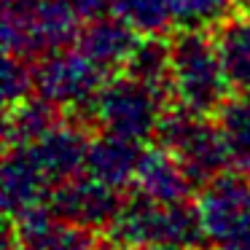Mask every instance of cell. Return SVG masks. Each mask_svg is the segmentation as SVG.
<instances>
[{
  "instance_id": "9a60e30c",
  "label": "cell",
  "mask_w": 250,
  "mask_h": 250,
  "mask_svg": "<svg viewBox=\"0 0 250 250\" xmlns=\"http://www.w3.org/2000/svg\"><path fill=\"white\" fill-rule=\"evenodd\" d=\"M212 35L231 89L237 94H250V14L226 17Z\"/></svg>"
},
{
  "instance_id": "7a4b0ae2",
  "label": "cell",
  "mask_w": 250,
  "mask_h": 250,
  "mask_svg": "<svg viewBox=\"0 0 250 250\" xmlns=\"http://www.w3.org/2000/svg\"><path fill=\"white\" fill-rule=\"evenodd\" d=\"M113 245H146L159 250H205L196 202L164 205L132 194L108 231Z\"/></svg>"
},
{
  "instance_id": "52a82bcc",
  "label": "cell",
  "mask_w": 250,
  "mask_h": 250,
  "mask_svg": "<svg viewBox=\"0 0 250 250\" xmlns=\"http://www.w3.org/2000/svg\"><path fill=\"white\" fill-rule=\"evenodd\" d=\"M35 94L60 110H89L103 83L110 78L94 60H89L76 43L35 60Z\"/></svg>"
},
{
  "instance_id": "8992f818",
  "label": "cell",
  "mask_w": 250,
  "mask_h": 250,
  "mask_svg": "<svg viewBox=\"0 0 250 250\" xmlns=\"http://www.w3.org/2000/svg\"><path fill=\"white\" fill-rule=\"evenodd\" d=\"M196 210L205 250H250V178L226 172L202 186Z\"/></svg>"
},
{
  "instance_id": "30bf717a",
  "label": "cell",
  "mask_w": 250,
  "mask_h": 250,
  "mask_svg": "<svg viewBox=\"0 0 250 250\" xmlns=\"http://www.w3.org/2000/svg\"><path fill=\"white\" fill-rule=\"evenodd\" d=\"M94 237L97 234L60 221L46 205L8 221L6 250H100Z\"/></svg>"
},
{
  "instance_id": "5b68a950",
  "label": "cell",
  "mask_w": 250,
  "mask_h": 250,
  "mask_svg": "<svg viewBox=\"0 0 250 250\" xmlns=\"http://www.w3.org/2000/svg\"><path fill=\"white\" fill-rule=\"evenodd\" d=\"M169 105H172L169 94L148 86L129 73H121L103 83L89 108V116L100 132L146 143L148 137H156V129Z\"/></svg>"
},
{
  "instance_id": "e0dca14e",
  "label": "cell",
  "mask_w": 250,
  "mask_h": 250,
  "mask_svg": "<svg viewBox=\"0 0 250 250\" xmlns=\"http://www.w3.org/2000/svg\"><path fill=\"white\" fill-rule=\"evenodd\" d=\"M234 167L250 172V94L234 92L215 113Z\"/></svg>"
},
{
  "instance_id": "7c38bea8",
  "label": "cell",
  "mask_w": 250,
  "mask_h": 250,
  "mask_svg": "<svg viewBox=\"0 0 250 250\" xmlns=\"http://www.w3.org/2000/svg\"><path fill=\"white\" fill-rule=\"evenodd\" d=\"M194 191L196 186L191 183L186 169L167 148L159 143L153 148L146 146L135 183H132V194L153 202H164V205H178V202H191Z\"/></svg>"
},
{
  "instance_id": "277c9868",
  "label": "cell",
  "mask_w": 250,
  "mask_h": 250,
  "mask_svg": "<svg viewBox=\"0 0 250 250\" xmlns=\"http://www.w3.org/2000/svg\"><path fill=\"white\" fill-rule=\"evenodd\" d=\"M156 143L178 159L196 188L212 183L234 167L215 116L194 113L183 105L172 103L167 108L156 129Z\"/></svg>"
},
{
  "instance_id": "ba28073f",
  "label": "cell",
  "mask_w": 250,
  "mask_h": 250,
  "mask_svg": "<svg viewBox=\"0 0 250 250\" xmlns=\"http://www.w3.org/2000/svg\"><path fill=\"white\" fill-rule=\"evenodd\" d=\"M49 207L60 221L92 234H108L113 221L124 207V196L119 188L81 172L54 186L49 196Z\"/></svg>"
},
{
  "instance_id": "ac0fdd59",
  "label": "cell",
  "mask_w": 250,
  "mask_h": 250,
  "mask_svg": "<svg viewBox=\"0 0 250 250\" xmlns=\"http://www.w3.org/2000/svg\"><path fill=\"white\" fill-rule=\"evenodd\" d=\"M124 73L172 97V57H169V43H164L162 35L143 38L132 60L126 62Z\"/></svg>"
},
{
  "instance_id": "9c48e42d",
  "label": "cell",
  "mask_w": 250,
  "mask_h": 250,
  "mask_svg": "<svg viewBox=\"0 0 250 250\" xmlns=\"http://www.w3.org/2000/svg\"><path fill=\"white\" fill-rule=\"evenodd\" d=\"M51 191H54V183L43 172V167L35 162L33 151L27 146H6V156H3V207H6L8 221H17V218L27 215L38 207H46Z\"/></svg>"
},
{
  "instance_id": "2e32d148",
  "label": "cell",
  "mask_w": 250,
  "mask_h": 250,
  "mask_svg": "<svg viewBox=\"0 0 250 250\" xmlns=\"http://www.w3.org/2000/svg\"><path fill=\"white\" fill-rule=\"evenodd\" d=\"M62 116L65 110L33 94L30 100L6 110V146H30L38 137H43Z\"/></svg>"
},
{
  "instance_id": "7402d4cb",
  "label": "cell",
  "mask_w": 250,
  "mask_h": 250,
  "mask_svg": "<svg viewBox=\"0 0 250 250\" xmlns=\"http://www.w3.org/2000/svg\"><path fill=\"white\" fill-rule=\"evenodd\" d=\"M234 6H239L242 14H250V0H234Z\"/></svg>"
},
{
  "instance_id": "4fadbf2b",
  "label": "cell",
  "mask_w": 250,
  "mask_h": 250,
  "mask_svg": "<svg viewBox=\"0 0 250 250\" xmlns=\"http://www.w3.org/2000/svg\"><path fill=\"white\" fill-rule=\"evenodd\" d=\"M140 41H143L140 33H135L121 17L110 14V17L92 19V22L83 24L81 33H78L76 46L89 60L97 62L105 73L113 76L116 70L126 67V62L132 60Z\"/></svg>"
},
{
  "instance_id": "3957f363",
  "label": "cell",
  "mask_w": 250,
  "mask_h": 250,
  "mask_svg": "<svg viewBox=\"0 0 250 250\" xmlns=\"http://www.w3.org/2000/svg\"><path fill=\"white\" fill-rule=\"evenodd\" d=\"M83 19L73 0H3L6 54L38 60L78 41Z\"/></svg>"
},
{
  "instance_id": "44dd1931",
  "label": "cell",
  "mask_w": 250,
  "mask_h": 250,
  "mask_svg": "<svg viewBox=\"0 0 250 250\" xmlns=\"http://www.w3.org/2000/svg\"><path fill=\"white\" fill-rule=\"evenodd\" d=\"M108 250H159V248H146V245H113L110 242Z\"/></svg>"
},
{
  "instance_id": "d6986e66",
  "label": "cell",
  "mask_w": 250,
  "mask_h": 250,
  "mask_svg": "<svg viewBox=\"0 0 250 250\" xmlns=\"http://www.w3.org/2000/svg\"><path fill=\"white\" fill-rule=\"evenodd\" d=\"M234 0H169L172 19L180 30H205L221 24Z\"/></svg>"
},
{
  "instance_id": "8fae6325",
  "label": "cell",
  "mask_w": 250,
  "mask_h": 250,
  "mask_svg": "<svg viewBox=\"0 0 250 250\" xmlns=\"http://www.w3.org/2000/svg\"><path fill=\"white\" fill-rule=\"evenodd\" d=\"M92 146V135L83 126V121L62 116L43 137L30 143L35 162L43 167V172L51 178V183H62L67 178H76L86 169V153Z\"/></svg>"
},
{
  "instance_id": "ffe728a7",
  "label": "cell",
  "mask_w": 250,
  "mask_h": 250,
  "mask_svg": "<svg viewBox=\"0 0 250 250\" xmlns=\"http://www.w3.org/2000/svg\"><path fill=\"white\" fill-rule=\"evenodd\" d=\"M0 86H3V100H6V110L14 105L24 103L35 94V73L33 65H27L24 57L6 54L3 62V76H0Z\"/></svg>"
},
{
  "instance_id": "5bb4252c",
  "label": "cell",
  "mask_w": 250,
  "mask_h": 250,
  "mask_svg": "<svg viewBox=\"0 0 250 250\" xmlns=\"http://www.w3.org/2000/svg\"><path fill=\"white\" fill-rule=\"evenodd\" d=\"M143 151H146V143L110 135V132H100V135L92 137L83 172H89L92 178L103 180V183L113 186L119 191L132 188Z\"/></svg>"
},
{
  "instance_id": "6da1fadb",
  "label": "cell",
  "mask_w": 250,
  "mask_h": 250,
  "mask_svg": "<svg viewBox=\"0 0 250 250\" xmlns=\"http://www.w3.org/2000/svg\"><path fill=\"white\" fill-rule=\"evenodd\" d=\"M172 57V103L202 116H215L231 97V83L218 54L215 35L180 30L169 41Z\"/></svg>"
}]
</instances>
